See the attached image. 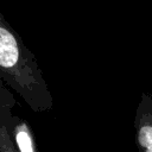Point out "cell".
Instances as JSON below:
<instances>
[{"mask_svg":"<svg viewBox=\"0 0 152 152\" xmlns=\"http://www.w3.org/2000/svg\"><path fill=\"white\" fill-rule=\"evenodd\" d=\"M0 80L34 112L46 113L53 99L33 52L0 12Z\"/></svg>","mask_w":152,"mask_h":152,"instance_id":"cell-1","label":"cell"},{"mask_svg":"<svg viewBox=\"0 0 152 152\" xmlns=\"http://www.w3.org/2000/svg\"><path fill=\"white\" fill-rule=\"evenodd\" d=\"M17 100L0 80V152H19L12 129V109Z\"/></svg>","mask_w":152,"mask_h":152,"instance_id":"cell-2","label":"cell"},{"mask_svg":"<svg viewBox=\"0 0 152 152\" xmlns=\"http://www.w3.org/2000/svg\"><path fill=\"white\" fill-rule=\"evenodd\" d=\"M139 152H152V95L141 93L133 122Z\"/></svg>","mask_w":152,"mask_h":152,"instance_id":"cell-3","label":"cell"},{"mask_svg":"<svg viewBox=\"0 0 152 152\" xmlns=\"http://www.w3.org/2000/svg\"><path fill=\"white\" fill-rule=\"evenodd\" d=\"M12 129L19 152H39L30 122L20 116H12Z\"/></svg>","mask_w":152,"mask_h":152,"instance_id":"cell-4","label":"cell"}]
</instances>
